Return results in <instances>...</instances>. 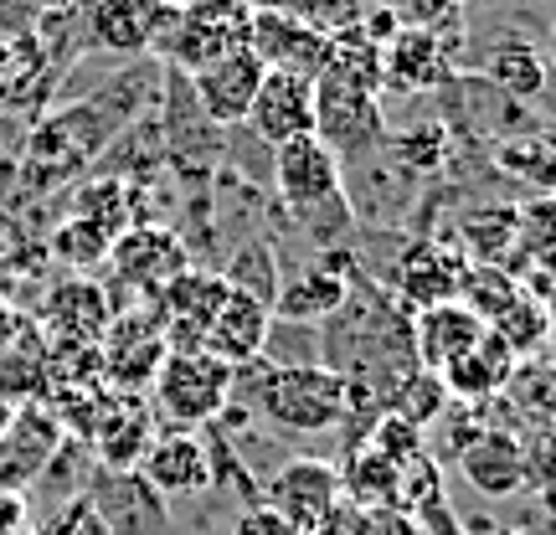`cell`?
<instances>
[{
  "instance_id": "1",
  "label": "cell",
  "mask_w": 556,
  "mask_h": 535,
  "mask_svg": "<svg viewBox=\"0 0 556 535\" xmlns=\"http://www.w3.org/2000/svg\"><path fill=\"white\" fill-rule=\"evenodd\" d=\"M253 397L274 428L299 437H319L336 433L340 422L351 417V392H345V377L336 366H268V360H248V366H232V402Z\"/></svg>"
},
{
  "instance_id": "2",
  "label": "cell",
  "mask_w": 556,
  "mask_h": 535,
  "mask_svg": "<svg viewBox=\"0 0 556 535\" xmlns=\"http://www.w3.org/2000/svg\"><path fill=\"white\" fill-rule=\"evenodd\" d=\"M248 21H253L248 0H191V5H170L160 52L186 78H197L201 67H212L217 58L248 47Z\"/></svg>"
},
{
  "instance_id": "3",
  "label": "cell",
  "mask_w": 556,
  "mask_h": 535,
  "mask_svg": "<svg viewBox=\"0 0 556 535\" xmlns=\"http://www.w3.org/2000/svg\"><path fill=\"white\" fill-rule=\"evenodd\" d=\"M150 386H155V412L176 433H186L222 417V407L232 402V366H222L206 351H170Z\"/></svg>"
},
{
  "instance_id": "4",
  "label": "cell",
  "mask_w": 556,
  "mask_h": 535,
  "mask_svg": "<svg viewBox=\"0 0 556 535\" xmlns=\"http://www.w3.org/2000/svg\"><path fill=\"white\" fill-rule=\"evenodd\" d=\"M274 191L294 217L315 212H340L345 206V180H340V155L315 135L289 139L274 150Z\"/></svg>"
},
{
  "instance_id": "5",
  "label": "cell",
  "mask_w": 556,
  "mask_h": 535,
  "mask_svg": "<svg viewBox=\"0 0 556 535\" xmlns=\"http://www.w3.org/2000/svg\"><path fill=\"white\" fill-rule=\"evenodd\" d=\"M263 505H268L278 520H289L299 535H319L325 520L345 505V499H340V469L330 458H289V463L268 479Z\"/></svg>"
},
{
  "instance_id": "6",
  "label": "cell",
  "mask_w": 556,
  "mask_h": 535,
  "mask_svg": "<svg viewBox=\"0 0 556 535\" xmlns=\"http://www.w3.org/2000/svg\"><path fill=\"white\" fill-rule=\"evenodd\" d=\"M381 93H366L356 82L319 73L315 78V139L330 144L336 155H356L371 150L381 139Z\"/></svg>"
},
{
  "instance_id": "7",
  "label": "cell",
  "mask_w": 556,
  "mask_h": 535,
  "mask_svg": "<svg viewBox=\"0 0 556 535\" xmlns=\"http://www.w3.org/2000/svg\"><path fill=\"white\" fill-rule=\"evenodd\" d=\"M109 273L119 278L124 289H135V294L155 298L165 283L176 273H186L191 263H186V247L170 227H155V221H135V227H124L114 247H109V263H103Z\"/></svg>"
},
{
  "instance_id": "8",
  "label": "cell",
  "mask_w": 556,
  "mask_h": 535,
  "mask_svg": "<svg viewBox=\"0 0 556 535\" xmlns=\"http://www.w3.org/2000/svg\"><path fill=\"white\" fill-rule=\"evenodd\" d=\"M227 278L222 273H201V268H186L176 273L165 289L155 294V319L165 330V345L170 351H201V340L212 330L217 309L227 304Z\"/></svg>"
},
{
  "instance_id": "9",
  "label": "cell",
  "mask_w": 556,
  "mask_h": 535,
  "mask_svg": "<svg viewBox=\"0 0 556 535\" xmlns=\"http://www.w3.org/2000/svg\"><path fill=\"white\" fill-rule=\"evenodd\" d=\"M248 47H253V58H258L268 73H294V78L315 82L319 73L330 67V37H325V31L283 16V11H263V5H253Z\"/></svg>"
},
{
  "instance_id": "10",
  "label": "cell",
  "mask_w": 556,
  "mask_h": 535,
  "mask_svg": "<svg viewBox=\"0 0 556 535\" xmlns=\"http://www.w3.org/2000/svg\"><path fill=\"white\" fill-rule=\"evenodd\" d=\"M99 377L114 386V392H139L150 386L155 371L165 366L170 345H165V330H160L155 315H139V319H109V330L99 340Z\"/></svg>"
},
{
  "instance_id": "11",
  "label": "cell",
  "mask_w": 556,
  "mask_h": 535,
  "mask_svg": "<svg viewBox=\"0 0 556 535\" xmlns=\"http://www.w3.org/2000/svg\"><path fill=\"white\" fill-rule=\"evenodd\" d=\"M242 129H253L263 144H289V139L315 135V82L294 73H263L258 99L248 109Z\"/></svg>"
},
{
  "instance_id": "12",
  "label": "cell",
  "mask_w": 556,
  "mask_h": 535,
  "mask_svg": "<svg viewBox=\"0 0 556 535\" xmlns=\"http://www.w3.org/2000/svg\"><path fill=\"white\" fill-rule=\"evenodd\" d=\"M109 319H114V304H109V294L99 283L93 278H67L41 304V324H47L41 335L58 351H78V345H99Z\"/></svg>"
},
{
  "instance_id": "13",
  "label": "cell",
  "mask_w": 556,
  "mask_h": 535,
  "mask_svg": "<svg viewBox=\"0 0 556 535\" xmlns=\"http://www.w3.org/2000/svg\"><path fill=\"white\" fill-rule=\"evenodd\" d=\"M464 273H469L464 253L443 247V242H413L392 268V283H397V298L417 315L433 304H454L464 294Z\"/></svg>"
},
{
  "instance_id": "14",
  "label": "cell",
  "mask_w": 556,
  "mask_h": 535,
  "mask_svg": "<svg viewBox=\"0 0 556 535\" xmlns=\"http://www.w3.org/2000/svg\"><path fill=\"white\" fill-rule=\"evenodd\" d=\"M263 73L268 67L253 58V47H238V52L217 58L212 67H201L197 78H191V88H197V103H201V114H206V124L227 129V124L248 119V109L258 99Z\"/></svg>"
},
{
  "instance_id": "15",
  "label": "cell",
  "mask_w": 556,
  "mask_h": 535,
  "mask_svg": "<svg viewBox=\"0 0 556 535\" xmlns=\"http://www.w3.org/2000/svg\"><path fill=\"white\" fill-rule=\"evenodd\" d=\"M144 479L155 484L160 495H206L217 484V463H212V448L201 443L197 433H155V443L139 458Z\"/></svg>"
},
{
  "instance_id": "16",
  "label": "cell",
  "mask_w": 556,
  "mask_h": 535,
  "mask_svg": "<svg viewBox=\"0 0 556 535\" xmlns=\"http://www.w3.org/2000/svg\"><path fill=\"white\" fill-rule=\"evenodd\" d=\"M170 0H88V37L103 52H150L165 37Z\"/></svg>"
},
{
  "instance_id": "17",
  "label": "cell",
  "mask_w": 556,
  "mask_h": 535,
  "mask_svg": "<svg viewBox=\"0 0 556 535\" xmlns=\"http://www.w3.org/2000/svg\"><path fill=\"white\" fill-rule=\"evenodd\" d=\"M407 335H413V360L422 371H448L479 335H484V319L454 298V304H433V309H417L407 319Z\"/></svg>"
},
{
  "instance_id": "18",
  "label": "cell",
  "mask_w": 556,
  "mask_h": 535,
  "mask_svg": "<svg viewBox=\"0 0 556 535\" xmlns=\"http://www.w3.org/2000/svg\"><path fill=\"white\" fill-rule=\"evenodd\" d=\"M448 37H433L422 26H402L397 37L381 47V88L392 93H428L448 78Z\"/></svg>"
},
{
  "instance_id": "19",
  "label": "cell",
  "mask_w": 556,
  "mask_h": 535,
  "mask_svg": "<svg viewBox=\"0 0 556 535\" xmlns=\"http://www.w3.org/2000/svg\"><path fill=\"white\" fill-rule=\"evenodd\" d=\"M458 469L479 495L510 499L526 489V443L510 428H484V433L458 454Z\"/></svg>"
},
{
  "instance_id": "20",
  "label": "cell",
  "mask_w": 556,
  "mask_h": 535,
  "mask_svg": "<svg viewBox=\"0 0 556 535\" xmlns=\"http://www.w3.org/2000/svg\"><path fill=\"white\" fill-rule=\"evenodd\" d=\"M268 324H274V309H268V304H258V298H248V294H227V304L217 309L212 330L201 340V351L217 356L222 366H248V360L263 356Z\"/></svg>"
},
{
  "instance_id": "21",
  "label": "cell",
  "mask_w": 556,
  "mask_h": 535,
  "mask_svg": "<svg viewBox=\"0 0 556 535\" xmlns=\"http://www.w3.org/2000/svg\"><path fill=\"white\" fill-rule=\"evenodd\" d=\"M516 360H520L516 351L484 324V335H479L448 371H438V377H443V386H448L454 402H495L500 392H505L510 371H516Z\"/></svg>"
},
{
  "instance_id": "22",
  "label": "cell",
  "mask_w": 556,
  "mask_h": 535,
  "mask_svg": "<svg viewBox=\"0 0 556 535\" xmlns=\"http://www.w3.org/2000/svg\"><path fill=\"white\" fill-rule=\"evenodd\" d=\"M351 304V278L340 268H309V273L289 278L274 298V315L278 319H294V324H325L336 319L340 309Z\"/></svg>"
},
{
  "instance_id": "23",
  "label": "cell",
  "mask_w": 556,
  "mask_h": 535,
  "mask_svg": "<svg viewBox=\"0 0 556 535\" xmlns=\"http://www.w3.org/2000/svg\"><path fill=\"white\" fill-rule=\"evenodd\" d=\"M93 443H99V458L109 469H129L155 443V412L129 402V392H119V402L109 412L93 417Z\"/></svg>"
},
{
  "instance_id": "24",
  "label": "cell",
  "mask_w": 556,
  "mask_h": 535,
  "mask_svg": "<svg viewBox=\"0 0 556 535\" xmlns=\"http://www.w3.org/2000/svg\"><path fill=\"white\" fill-rule=\"evenodd\" d=\"M484 78L495 82L500 93L531 103V99H541V93H546V58L536 52V41L500 37L495 47H490V58H484Z\"/></svg>"
},
{
  "instance_id": "25",
  "label": "cell",
  "mask_w": 556,
  "mask_h": 535,
  "mask_svg": "<svg viewBox=\"0 0 556 535\" xmlns=\"http://www.w3.org/2000/svg\"><path fill=\"white\" fill-rule=\"evenodd\" d=\"M505 397L520 417H531L536 428H556V366L541 356L516 360V371L505 381Z\"/></svg>"
},
{
  "instance_id": "26",
  "label": "cell",
  "mask_w": 556,
  "mask_h": 535,
  "mask_svg": "<svg viewBox=\"0 0 556 535\" xmlns=\"http://www.w3.org/2000/svg\"><path fill=\"white\" fill-rule=\"evenodd\" d=\"M325 73L356 82L366 93H381V47L361 31V21L330 37V67H325Z\"/></svg>"
},
{
  "instance_id": "27",
  "label": "cell",
  "mask_w": 556,
  "mask_h": 535,
  "mask_svg": "<svg viewBox=\"0 0 556 535\" xmlns=\"http://www.w3.org/2000/svg\"><path fill=\"white\" fill-rule=\"evenodd\" d=\"M448 386H443V377L438 371H422V366H413L407 377L392 386V397H387V412L402 417V422H413V428H428L443 407H448Z\"/></svg>"
},
{
  "instance_id": "28",
  "label": "cell",
  "mask_w": 556,
  "mask_h": 535,
  "mask_svg": "<svg viewBox=\"0 0 556 535\" xmlns=\"http://www.w3.org/2000/svg\"><path fill=\"white\" fill-rule=\"evenodd\" d=\"M109 247H114V238L83 217H67L58 232H52V258L73 278H88L93 268H103V263H109Z\"/></svg>"
},
{
  "instance_id": "29",
  "label": "cell",
  "mask_w": 556,
  "mask_h": 535,
  "mask_svg": "<svg viewBox=\"0 0 556 535\" xmlns=\"http://www.w3.org/2000/svg\"><path fill=\"white\" fill-rule=\"evenodd\" d=\"M227 289L232 294H248L258 298V304H268L274 309L278 289H283V278H278V253L268 247V242H248V247H238V258L227 263Z\"/></svg>"
},
{
  "instance_id": "30",
  "label": "cell",
  "mask_w": 556,
  "mask_h": 535,
  "mask_svg": "<svg viewBox=\"0 0 556 535\" xmlns=\"http://www.w3.org/2000/svg\"><path fill=\"white\" fill-rule=\"evenodd\" d=\"M464 242H469L475 258L500 268V253L520 247V212L516 206H479L464 217Z\"/></svg>"
},
{
  "instance_id": "31",
  "label": "cell",
  "mask_w": 556,
  "mask_h": 535,
  "mask_svg": "<svg viewBox=\"0 0 556 535\" xmlns=\"http://www.w3.org/2000/svg\"><path fill=\"white\" fill-rule=\"evenodd\" d=\"M490 330H495V335L505 340V345H510L520 360H526V356H536L541 345L552 340V309H546V304H541V298L526 289V294H520L516 304H510V309H505V315L490 324Z\"/></svg>"
},
{
  "instance_id": "32",
  "label": "cell",
  "mask_w": 556,
  "mask_h": 535,
  "mask_svg": "<svg viewBox=\"0 0 556 535\" xmlns=\"http://www.w3.org/2000/svg\"><path fill=\"white\" fill-rule=\"evenodd\" d=\"M520 294H526V289H520L505 268H495V263H469V273H464V294H458V298H464V304H469L484 324H495V319L505 315Z\"/></svg>"
},
{
  "instance_id": "33",
  "label": "cell",
  "mask_w": 556,
  "mask_h": 535,
  "mask_svg": "<svg viewBox=\"0 0 556 535\" xmlns=\"http://www.w3.org/2000/svg\"><path fill=\"white\" fill-rule=\"evenodd\" d=\"M73 217L93 221L109 238H119L124 227H135V221H129V191H124V180H93L78 196V212H73Z\"/></svg>"
},
{
  "instance_id": "34",
  "label": "cell",
  "mask_w": 556,
  "mask_h": 535,
  "mask_svg": "<svg viewBox=\"0 0 556 535\" xmlns=\"http://www.w3.org/2000/svg\"><path fill=\"white\" fill-rule=\"evenodd\" d=\"M500 170H510L520 180H536L541 191L556 196V150L541 144V139H510V144H500Z\"/></svg>"
},
{
  "instance_id": "35",
  "label": "cell",
  "mask_w": 556,
  "mask_h": 535,
  "mask_svg": "<svg viewBox=\"0 0 556 535\" xmlns=\"http://www.w3.org/2000/svg\"><path fill=\"white\" fill-rule=\"evenodd\" d=\"M340 535H422L417 531L413 515H402V510H356V505H345V515H340Z\"/></svg>"
},
{
  "instance_id": "36",
  "label": "cell",
  "mask_w": 556,
  "mask_h": 535,
  "mask_svg": "<svg viewBox=\"0 0 556 535\" xmlns=\"http://www.w3.org/2000/svg\"><path fill=\"white\" fill-rule=\"evenodd\" d=\"M520 247L556 258V196H541L520 212Z\"/></svg>"
},
{
  "instance_id": "37",
  "label": "cell",
  "mask_w": 556,
  "mask_h": 535,
  "mask_svg": "<svg viewBox=\"0 0 556 535\" xmlns=\"http://www.w3.org/2000/svg\"><path fill=\"white\" fill-rule=\"evenodd\" d=\"M526 484L556 489V428H536V437L526 443Z\"/></svg>"
},
{
  "instance_id": "38",
  "label": "cell",
  "mask_w": 556,
  "mask_h": 535,
  "mask_svg": "<svg viewBox=\"0 0 556 535\" xmlns=\"http://www.w3.org/2000/svg\"><path fill=\"white\" fill-rule=\"evenodd\" d=\"M232 535H299V531L289 525V520H278L268 505H258V510H242Z\"/></svg>"
},
{
  "instance_id": "39",
  "label": "cell",
  "mask_w": 556,
  "mask_h": 535,
  "mask_svg": "<svg viewBox=\"0 0 556 535\" xmlns=\"http://www.w3.org/2000/svg\"><path fill=\"white\" fill-rule=\"evenodd\" d=\"M413 520H417V531H422V535H469L454 515H448V505H443V499H438V505H428V510H422V515H413Z\"/></svg>"
},
{
  "instance_id": "40",
  "label": "cell",
  "mask_w": 556,
  "mask_h": 535,
  "mask_svg": "<svg viewBox=\"0 0 556 535\" xmlns=\"http://www.w3.org/2000/svg\"><path fill=\"white\" fill-rule=\"evenodd\" d=\"M16 330H21V319L11 315V304H0V351H5V345L16 340Z\"/></svg>"
},
{
  "instance_id": "41",
  "label": "cell",
  "mask_w": 556,
  "mask_h": 535,
  "mask_svg": "<svg viewBox=\"0 0 556 535\" xmlns=\"http://www.w3.org/2000/svg\"><path fill=\"white\" fill-rule=\"evenodd\" d=\"M541 505H546V510L556 515V489H541Z\"/></svg>"
},
{
  "instance_id": "42",
  "label": "cell",
  "mask_w": 556,
  "mask_h": 535,
  "mask_svg": "<svg viewBox=\"0 0 556 535\" xmlns=\"http://www.w3.org/2000/svg\"><path fill=\"white\" fill-rule=\"evenodd\" d=\"M37 5H67V0H37Z\"/></svg>"
},
{
  "instance_id": "43",
  "label": "cell",
  "mask_w": 556,
  "mask_h": 535,
  "mask_svg": "<svg viewBox=\"0 0 556 535\" xmlns=\"http://www.w3.org/2000/svg\"><path fill=\"white\" fill-rule=\"evenodd\" d=\"M552 62H556V26H552Z\"/></svg>"
},
{
  "instance_id": "44",
  "label": "cell",
  "mask_w": 556,
  "mask_h": 535,
  "mask_svg": "<svg viewBox=\"0 0 556 535\" xmlns=\"http://www.w3.org/2000/svg\"><path fill=\"white\" fill-rule=\"evenodd\" d=\"M490 535H520V531H490Z\"/></svg>"
},
{
  "instance_id": "45",
  "label": "cell",
  "mask_w": 556,
  "mask_h": 535,
  "mask_svg": "<svg viewBox=\"0 0 556 535\" xmlns=\"http://www.w3.org/2000/svg\"><path fill=\"white\" fill-rule=\"evenodd\" d=\"M170 5H191V0H170Z\"/></svg>"
},
{
  "instance_id": "46",
  "label": "cell",
  "mask_w": 556,
  "mask_h": 535,
  "mask_svg": "<svg viewBox=\"0 0 556 535\" xmlns=\"http://www.w3.org/2000/svg\"><path fill=\"white\" fill-rule=\"evenodd\" d=\"M0 109H5V103H0Z\"/></svg>"
}]
</instances>
